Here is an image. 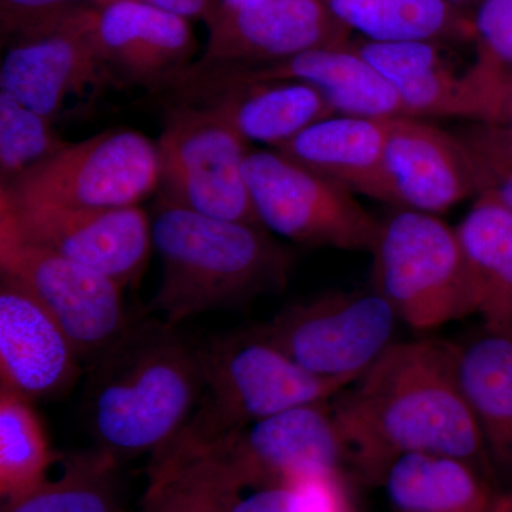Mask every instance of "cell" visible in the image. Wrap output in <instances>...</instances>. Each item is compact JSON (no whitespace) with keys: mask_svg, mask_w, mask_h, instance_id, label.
<instances>
[{"mask_svg":"<svg viewBox=\"0 0 512 512\" xmlns=\"http://www.w3.org/2000/svg\"><path fill=\"white\" fill-rule=\"evenodd\" d=\"M332 407L349 468L363 480L382 483L390 464L407 454H440L470 461L495 484L461 386L456 343L394 342Z\"/></svg>","mask_w":512,"mask_h":512,"instance_id":"obj_1","label":"cell"},{"mask_svg":"<svg viewBox=\"0 0 512 512\" xmlns=\"http://www.w3.org/2000/svg\"><path fill=\"white\" fill-rule=\"evenodd\" d=\"M202 390L200 352L160 318H134L92 363L86 386L94 447L116 460L157 453L185 426Z\"/></svg>","mask_w":512,"mask_h":512,"instance_id":"obj_2","label":"cell"},{"mask_svg":"<svg viewBox=\"0 0 512 512\" xmlns=\"http://www.w3.org/2000/svg\"><path fill=\"white\" fill-rule=\"evenodd\" d=\"M151 232L163 275L143 316L178 326L244 308L288 284L292 252L261 224L207 217L157 197Z\"/></svg>","mask_w":512,"mask_h":512,"instance_id":"obj_3","label":"cell"},{"mask_svg":"<svg viewBox=\"0 0 512 512\" xmlns=\"http://www.w3.org/2000/svg\"><path fill=\"white\" fill-rule=\"evenodd\" d=\"M198 352L200 399L180 433L151 456V463L207 453L256 421L325 402L348 387L306 372L259 326L218 336Z\"/></svg>","mask_w":512,"mask_h":512,"instance_id":"obj_4","label":"cell"},{"mask_svg":"<svg viewBox=\"0 0 512 512\" xmlns=\"http://www.w3.org/2000/svg\"><path fill=\"white\" fill-rule=\"evenodd\" d=\"M370 254L372 288L410 328L427 332L473 315L460 239L439 215L397 208L380 221Z\"/></svg>","mask_w":512,"mask_h":512,"instance_id":"obj_5","label":"cell"},{"mask_svg":"<svg viewBox=\"0 0 512 512\" xmlns=\"http://www.w3.org/2000/svg\"><path fill=\"white\" fill-rule=\"evenodd\" d=\"M93 8H77L12 36L0 67V92L56 121L87 114L121 90L94 36Z\"/></svg>","mask_w":512,"mask_h":512,"instance_id":"obj_6","label":"cell"},{"mask_svg":"<svg viewBox=\"0 0 512 512\" xmlns=\"http://www.w3.org/2000/svg\"><path fill=\"white\" fill-rule=\"evenodd\" d=\"M160 188L156 141L131 128H109L0 187L9 205L137 207Z\"/></svg>","mask_w":512,"mask_h":512,"instance_id":"obj_7","label":"cell"},{"mask_svg":"<svg viewBox=\"0 0 512 512\" xmlns=\"http://www.w3.org/2000/svg\"><path fill=\"white\" fill-rule=\"evenodd\" d=\"M158 197L221 220L261 224L245 177L249 143L227 121L190 104L164 103Z\"/></svg>","mask_w":512,"mask_h":512,"instance_id":"obj_8","label":"cell"},{"mask_svg":"<svg viewBox=\"0 0 512 512\" xmlns=\"http://www.w3.org/2000/svg\"><path fill=\"white\" fill-rule=\"evenodd\" d=\"M399 322L392 305L370 288L293 303L259 329L306 372L350 386L396 342Z\"/></svg>","mask_w":512,"mask_h":512,"instance_id":"obj_9","label":"cell"},{"mask_svg":"<svg viewBox=\"0 0 512 512\" xmlns=\"http://www.w3.org/2000/svg\"><path fill=\"white\" fill-rule=\"evenodd\" d=\"M245 177L256 217L278 237L308 247L372 252L380 221L345 185L278 150L249 151Z\"/></svg>","mask_w":512,"mask_h":512,"instance_id":"obj_10","label":"cell"},{"mask_svg":"<svg viewBox=\"0 0 512 512\" xmlns=\"http://www.w3.org/2000/svg\"><path fill=\"white\" fill-rule=\"evenodd\" d=\"M0 274L18 281L45 306L82 362L99 359L134 322L124 305V288L116 281L3 228Z\"/></svg>","mask_w":512,"mask_h":512,"instance_id":"obj_11","label":"cell"},{"mask_svg":"<svg viewBox=\"0 0 512 512\" xmlns=\"http://www.w3.org/2000/svg\"><path fill=\"white\" fill-rule=\"evenodd\" d=\"M0 228L89 266L121 288L138 284L153 248L151 218L141 205L73 208L0 202Z\"/></svg>","mask_w":512,"mask_h":512,"instance_id":"obj_12","label":"cell"},{"mask_svg":"<svg viewBox=\"0 0 512 512\" xmlns=\"http://www.w3.org/2000/svg\"><path fill=\"white\" fill-rule=\"evenodd\" d=\"M214 450L242 491L313 476L345 477L349 468L332 399L256 421Z\"/></svg>","mask_w":512,"mask_h":512,"instance_id":"obj_13","label":"cell"},{"mask_svg":"<svg viewBox=\"0 0 512 512\" xmlns=\"http://www.w3.org/2000/svg\"><path fill=\"white\" fill-rule=\"evenodd\" d=\"M208 29L204 53L192 64L221 69L262 66L319 47L343 46L353 33L325 0H266L239 10L220 6Z\"/></svg>","mask_w":512,"mask_h":512,"instance_id":"obj_14","label":"cell"},{"mask_svg":"<svg viewBox=\"0 0 512 512\" xmlns=\"http://www.w3.org/2000/svg\"><path fill=\"white\" fill-rule=\"evenodd\" d=\"M165 103L190 104L227 121L248 143L284 146L312 124L335 116L325 94L309 83L232 82L185 70L163 93Z\"/></svg>","mask_w":512,"mask_h":512,"instance_id":"obj_15","label":"cell"},{"mask_svg":"<svg viewBox=\"0 0 512 512\" xmlns=\"http://www.w3.org/2000/svg\"><path fill=\"white\" fill-rule=\"evenodd\" d=\"M386 168L396 208L440 215L480 194L476 164L463 138L427 119L387 120Z\"/></svg>","mask_w":512,"mask_h":512,"instance_id":"obj_16","label":"cell"},{"mask_svg":"<svg viewBox=\"0 0 512 512\" xmlns=\"http://www.w3.org/2000/svg\"><path fill=\"white\" fill-rule=\"evenodd\" d=\"M94 36L121 90L143 87L158 96L195 62L190 20L138 2L96 8Z\"/></svg>","mask_w":512,"mask_h":512,"instance_id":"obj_17","label":"cell"},{"mask_svg":"<svg viewBox=\"0 0 512 512\" xmlns=\"http://www.w3.org/2000/svg\"><path fill=\"white\" fill-rule=\"evenodd\" d=\"M72 340L22 284L0 274V386L30 402L59 399L80 375Z\"/></svg>","mask_w":512,"mask_h":512,"instance_id":"obj_18","label":"cell"},{"mask_svg":"<svg viewBox=\"0 0 512 512\" xmlns=\"http://www.w3.org/2000/svg\"><path fill=\"white\" fill-rule=\"evenodd\" d=\"M190 70L232 82L293 80L309 83L325 94L335 113L342 116L367 119L407 116L392 83L356 52L350 42L343 46L319 47L262 66L239 69L191 66Z\"/></svg>","mask_w":512,"mask_h":512,"instance_id":"obj_19","label":"cell"},{"mask_svg":"<svg viewBox=\"0 0 512 512\" xmlns=\"http://www.w3.org/2000/svg\"><path fill=\"white\" fill-rule=\"evenodd\" d=\"M392 83L403 101L407 116L460 117L481 123L483 107L467 69L460 72L447 55L444 43L431 40H350Z\"/></svg>","mask_w":512,"mask_h":512,"instance_id":"obj_20","label":"cell"},{"mask_svg":"<svg viewBox=\"0 0 512 512\" xmlns=\"http://www.w3.org/2000/svg\"><path fill=\"white\" fill-rule=\"evenodd\" d=\"M387 120L335 114L276 150L355 194L396 205L386 168Z\"/></svg>","mask_w":512,"mask_h":512,"instance_id":"obj_21","label":"cell"},{"mask_svg":"<svg viewBox=\"0 0 512 512\" xmlns=\"http://www.w3.org/2000/svg\"><path fill=\"white\" fill-rule=\"evenodd\" d=\"M458 373L498 491L512 487V338L484 329L458 345Z\"/></svg>","mask_w":512,"mask_h":512,"instance_id":"obj_22","label":"cell"},{"mask_svg":"<svg viewBox=\"0 0 512 512\" xmlns=\"http://www.w3.org/2000/svg\"><path fill=\"white\" fill-rule=\"evenodd\" d=\"M456 231L473 315L488 332L512 338V212L490 195H478Z\"/></svg>","mask_w":512,"mask_h":512,"instance_id":"obj_23","label":"cell"},{"mask_svg":"<svg viewBox=\"0 0 512 512\" xmlns=\"http://www.w3.org/2000/svg\"><path fill=\"white\" fill-rule=\"evenodd\" d=\"M382 483L393 512H493L497 485L463 458L407 454Z\"/></svg>","mask_w":512,"mask_h":512,"instance_id":"obj_24","label":"cell"},{"mask_svg":"<svg viewBox=\"0 0 512 512\" xmlns=\"http://www.w3.org/2000/svg\"><path fill=\"white\" fill-rule=\"evenodd\" d=\"M352 32L377 42L474 43L473 16L447 0H326Z\"/></svg>","mask_w":512,"mask_h":512,"instance_id":"obj_25","label":"cell"},{"mask_svg":"<svg viewBox=\"0 0 512 512\" xmlns=\"http://www.w3.org/2000/svg\"><path fill=\"white\" fill-rule=\"evenodd\" d=\"M217 451L148 464V487L138 512H227L241 497Z\"/></svg>","mask_w":512,"mask_h":512,"instance_id":"obj_26","label":"cell"},{"mask_svg":"<svg viewBox=\"0 0 512 512\" xmlns=\"http://www.w3.org/2000/svg\"><path fill=\"white\" fill-rule=\"evenodd\" d=\"M59 458L33 403L0 386V495L2 503L35 490Z\"/></svg>","mask_w":512,"mask_h":512,"instance_id":"obj_27","label":"cell"},{"mask_svg":"<svg viewBox=\"0 0 512 512\" xmlns=\"http://www.w3.org/2000/svg\"><path fill=\"white\" fill-rule=\"evenodd\" d=\"M119 463L96 447L64 460L55 480L2 503V512H117L116 470Z\"/></svg>","mask_w":512,"mask_h":512,"instance_id":"obj_28","label":"cell"},{"mask_svg":"<svg viewBox=\"0 0 512 512\" xmlns=\"http://www.w3.org/2000/svg\"><path fill=\"white\" fill-rule=\"evenodd\" d=\"M473 22L476 59L467 73L483 104V123H495L512 84V0H483Z\"/></svg>","mask_w":512,"mask_h":512,"instance_id":"obj_29","label":"cell"},{"mask_svg":"<svg viewBox=\"0 0 512 512\" xmlns=\"http://www.w3.org/2000/svg\"><path fill=\"white\" fill-rule=\"evenodd\" d=\"M43 114L0 92V187L56 156L69 141Z\"/></svg>","mask_w":512,"mask_h":512,"instance_id":"obj_30","label":"cell"},{"mask_svg":"<svg viewBox=\"0 0 512 512\" xmlns=\"http://www.w3.org/2000/svg\"><path fill=\"white\" fill-rule=\"evenodd\" d=\"M346 478L313 476L258 488L239 497L228 512H349Z\"/></svg>","mask_w":512,"mask_h":512,"instance_id":"obj_31","label":"cell"},{"mask_svg":"<svg viewBox=\"0 0 512 512\" xmlns=\"http://www.w3.org/2000/svg\"><path fill=\"white\" fill-rule=\"evenodd\" d=\"M458 134L467 144L476 164L480 181L478 195H490L512 212V143L503 127L493 123H474Z\"/></svg>","mask_w":512,"mask_h":512,"instance_id":"obj_32","label":"cell"},{"mask_svg":"<svg viewBox=\"0 0 512 512\" xmlns=\"http://www.w3.org/2000/svg\"><path fill=\"white\" fill-rule=\"evenodd\" d=\"M82 6L83 0H0L3 35H18L30 26Z\"/></svg>","mask_w":512,"mask_h":512,"instance_id":"obj_33","label":"cell"},{"mask_svg":"<svg viewBox=\"0 0 512 512\" xmlns=\"http://www.w3.org/2000/svg\"><path fill=\"white\" fill-rule=\"evenodd\" d=\"M92 2L96 8H104L117 2L144 3L187 20L200 19L207 25L217 15L221 6V0H92Z\"/></svg>","mask_w":512,"mask_h":512,"instance_id":"obj_34","label":"cell"},{"mask_svg":"<svg viewBox=\"0 0 512 512\" xmlns=\"http://www.w3.org/2000/svg\"><path fill=\"white\" fill-rule=\"evenodd\" d=\"M493 124L503 127L504 133L512 143V84L504 94L497 120Z\"/></svg>","mask_w":512,"mask_h":512,"instance_id":"obj_35","label":"cell"},{"mask_svg":"<svg viewBox=\"0 0 512 512\" xmlns=\"http://www.w3.org/2000/svg\"><path fill=\"white\" fill-rule=\"evenodd\" d=\"M493 512H512V487L498 491L495 497Z\"/></svg>","mask_w":512,"mask_h":512,"instance_id":"obj_36","label":"cell"},{"mask_svg":"<svg viewBox=\"0 0 512 512\" xmlns=\"http://www.w3.org/2000/svg\"><path fill=\"white\" fill-rule=\"evenodd\" d=\"M266 0H221V6L225 9L239 10L255 8Z\"/></svg>","mask_w":512,"mask_h":512,"instance_id":"obj_37","label":"cell"},{"mask_svg":"<svg viewBox=\"0 0 512 512\" xmlns=\"http://www.w3.org/2000/svg\"><path fill=\"white\" fill-rule=\"evenodd\" d=\"M451 6L460 10V12L466 13L468 16H473L474 12H476L480 3L483 0H447Z\"/></svg>","mask_w":512,"mask_h":512,"instance_id":"obj_38","label":"cell"},{"mask_svg":"<svg viewBox=\"0 0 512 512\" xmlns=\"http://www.w3.org/2000/svg\"><path fill=\"white\" fill-rule=\"evenodd\" d=\"M349 512H355V510H353V508H352V510H350Z\"/></svg>","mask_w":512,"mask_h":512,"instance_id":"obj_39","label":"cell"},{"mask_svg":"<svg viewBox=\"0 0 512 512\" xmlns=\"http://www.w3.org/2000/svg\"><path fill=\"white\" fill-rule=\"evenodd\" d=\"M325 2H326V0H325Z\"/></svg>","mask_w":512,"mask_h":512,"instance_id":"obj_40","label":"cell"},{"mask_svg":"<svg viewBox=\"0 0 512 512\" xmlns=\"http://www.w3.org/2000/svg\"><path fill=\"white\" fill-rule=\"evenodd\" d=\"M228 512V511H227Z\"/></svg>","mask_w":512,"mask_h":512,"instance_id":"obj_41","label":"cell"}]
</instances>
